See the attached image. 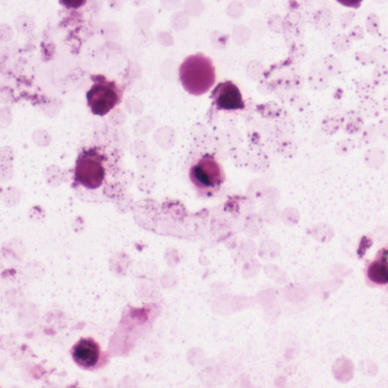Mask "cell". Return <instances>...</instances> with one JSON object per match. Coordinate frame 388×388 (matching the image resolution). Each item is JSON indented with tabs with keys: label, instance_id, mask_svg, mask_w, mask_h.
Returning <instances> with one entry per match:
<instances>
[{
	"label": "cell",
	"instance_id": "9a60e30c",
	"mask_svg": "<svg viewBox=\"0 0 388 388\" xmlns=\"http://www.w3.org/2000/svg\"><path fill=\"white\" fill-rule=\"evenodd\" d=\"M342 115H335L328 116L323 122L324 131L330 135L335 134L341 129Z\"/></svg>",
	"mask_w": 388,
	"mask_h": 388
},
{
	"label": "cell",
	"instance_id": "44dd1931",
	"mask_svg": "<svg viewBox=\"0 0 388 388\" xmlns=\"http://www.w3.org/2000/svg\"><path fill=\"white\" fill-rule=\"evenodd\" d=\"M349 38L353 41H360L365 38V31L360 25H354L348 33Z\"/></svg>",
	"mask_w": 388,
	"mask_h": 388
},
{
	"label": "cell",
	"instance_id": "603a6c76",
	"mask_svg": "<svg viewBox=\"0 0 388 388\" xmlns=\"http://www.w3.org/2000/svg\"><path fill=\"white\" fill-rule=\"evenodd\" d=\"M382 108L384 111L388 115V92L382 99Z\"/></svg>",
	"mask_w": 388,
	"mask_h": 388
},
{
	"label": "cell",
	"instance_id": "7a4b0ae2",
	"mask_svg": "<svg viewBox=\"0 0 388 388\" xmlns=\"http://www.w3.org/2000/svg\"><path fill=\"white\" fill-rule=\"evenodd\" d=\"M179 75L184 88L193 96L206 94L216 82L212 60L201 54L188 56L180 67Z\"/></svg>",
	"mask_w": 388,
	"mask_h": 388
},
{
	"label": "cell",
	"instance_id": "7402d4cb",
	"mask_svg": "<svg viewBox=\"0 0 388 388\" xmlns=\"http://www.w3.org/2000/svg\"><path fill=\"white\" fill-rule=\"evenodd\" d=\"M377 128L379 136L386 140H388V116L384 117L382 119L379 120L377 124Z\"/></svg>",
	"mask_w": 388,
	"mask_h": 388
},
{
	"label": "cell",
	"instance_id": "e0dca14e",
	"mask_svg": "<svg viewBox=\"0 0 388 388\" xmlns=\"http://www.w3.org/2000/svg\"><path fill=\"white\" fill-rule=\"evenodd\" d=\"M366 29L370 35L376 36L380 32L381 20L379 16L372 13L369 14L366 19Z\"/></svg>",
	"mask_w": 388,
	"mask_h": 388
},
{
	"label": "cell",
	"instance_id": "ba28073f",
	"mask_svg": "<svg viewBox=\"0 0 388 388\" xmlns=\"http://www.w3.org/2000/svg\"><path fill=\"white\" fill-rule=\"evenodd\" d=\"M364 126V117L353 109L346 111L341 117V129L348 135H357L361 133Z\"/></svg>",
	"mask_w": 388,
	"mask_h": 388
},
{
	"label": "cell",
	"instance_id": "d6986e66",
	"mask_svg": "<svg viewBox=\"0 0 388 388\" xmlns=\"http://www.w3.org/2000/svg\"><path fill=\"white\" fill-rule=\"evenodd\" d=\"M357 13L353 11L343 13L340 17V26L342 29H348L355 20Z\"/></svg>",
	"mask_w": 388,
	"mask_h": 388
},
{
	"label": "cell",
	"instance_id": "5bb4252c",
	"mask_svg": "<svg viewBox=\"0 0 388 388\" xmlns=\"http://www.w3.org/2000/svg\"><path fill=\"white\" fill-rule=\"evenodd\" d=\"M325 67L327 73L331 76L340 75L343 69V63L335 56H328L325 60Z\"/></svg>",
	"mask_w": 388,
	"mask_h": 388
},
{
	"label": "cell",
	"instance_id": "4fadbf2b",
	"mask_svg": "<svg viewBox=\"0 0 388 388\" xmlns=\"http://www.w3.org/2000/svg\"><path fill=\"white\" fill-rule=\"evenodd\" d=\"M372 81L377 88L385 87L388 83V67L385 65H375L372 74Z\"/></svg>",
	"mask_w": 388,
	"mask_h": 388
},
{
	"label": "cell",
	"instance_id": "52a82bcc",
	"mask_svg": "<svg viewBox=\"0 0 388 388\" xmlns=\"http://www.w3.org/2000/svg\"><path fill=\"white\" fill-rule=\"evenodd\" d=\"M74 361L83 369L95 368L100 359L99 344L91 339H82L76 343L72 351Z\"/></svg>",
	"mask_w": 388,
	"mask_h": 388
},
{
	"label": "cell",
	"instance_id": "277c9868",
	"mask_svg": "<svg viewBox=\"0 0 388 388\" xmlns=\"http://www.w3.org/2000/svg\"><path fill=\"white\" fill-rule=\"evenodd\" d=\"M89 107L92 113L105 115L119 103L120 96L115 86L106 81H99L92 86L87 94Z\"/></svg>",
	"mask_w": 388,
	"mask_h": 388
},
{
	"label": "cell",
	"instance_id": "8fae6325",
	"mask_svg": "<svg viewBox=\"0 0 388 388\" xmlns=\"http://www.w3.org/2000/svg\"><path fill=\"white\" fill-rule=\"evenodd\" d=\"M332 47L337 54L347 53L353 47V41L347 33H337L332 40Z\"/></svg>",
	"mask_w": 388,
	"mask_h": 388
},
{
	"label": "cell",
	"instance_id": "ac0fdd59",
	"mask_svg": "<svg viewBox=\"0 0 388 388\" xmlns=\"http://www.w3.org/2000/svg\"><path fill=\"white\" fill-rule=\"evenodd\" d=\"M357 142L352 138H344L337 143L335 149L337 154L341 156L348 155L355 149Z\"/></svg>",
	"mask_w": 388,
	"mask_h": 388
},
{
	"label": "cell",
	"instance_id": "8992f818",
	"mask_svg": "<svg viewBox=\"0 0 388 388\" xmlns=\"http://www.w3.org/2000/svg\"><path fill=\"white\" fill-rule=\"evenodd\" d=\"M211 98L216 107L223 111H236L245 107L241 90L229 81L219 83L213 91Z\"/></svg>",
	"mask_w": 388,
	"mask_h": 388
},
{
	"label": "cell",
	"instance_id": "5b68a950",
	"mask_svg": "<svg viewBox=\"0 0 388 388\" xmlns=\"http://www.w3.org/2000/svg\"><path fill=\"white\" fill-rule=\"evenodd\" d=\"M364 273L370 288L388 290V244L379 249L373 259L366 261Z\"/></svg>",
	"mask_w": 388,
	"mask_h": 388
},
{
	"label": "cell",
	"instance_id": "9c48e42d",
	"mask_svg": "<svg viewBox=\"0 0 388 388\" xmlns=\"http://www.w3.org/2000/svg\"><path fill=\"white\" fill-rule=\"evenodd\" d=\"M357 111L367 119H376L381 115L382 106L375 98L361 99Z\"/></svg>",
	"mask_w": 388,
	"mask_h": 388
},
{
	"label": "cell",
	"instance_id": "7c38bea8",
	"mask_svg": "<svg viewBox=\"0 0 388 388\" xmlns=\"http://www.w3.org/2000/svg\"><path fill=\"white\" fill-rule=\"evenodd\" d=\"M378 137L377 125L374 123L369 124L362 131L360 143L365 146L373 145L378 141Z\"/></svg>",
	"mask_w": 388,
	"mask_h": 388
},
{
	"label": "cell",
	"instance_id": "2e32d148",
	"mask_svg": "<svg viewBox=\"0 0 388 388\" xmlns=\"http://www.w3.org/2000/svg\"><path fill=\"white\" fill-rule=\"evenodd\" d=\"M375 65L388 64V50L382 45L374 47L370 52Z\"/></svg>",
	"mask_w": 388,
	"mask_h": 388
},
{
	"label": "cell",
	"instance_id": "ffe728a7",
	"mask_svg": "<svg viewBox=\"0 0 388 388\" xmlns=\"http://www.w3.org/2000/svg\"><path fill=\"white\" fill-rule=\"evenodd\" d=\"M354 57H355L356 61L362 65L369 66L374 65L372 56H371L370 53L364 51V50H359V51L355 53Z\"/></svg>",
	"mask_w": 388,
	"mask_h": 388
},
{
	"label": "cell",
	"instance_id": "30bf717a",
	"mask_svg": "<svg viewBox=\"0 0 388 388\" xmlns=\"http://www.w3.org/2000/svg\"><path fill=\"white\" fill-rule=\"evenodd\" d=\"M378 88L372 80L362 79L356 83L355 92L357 96L361 99L374 98Z\"/></svg>",
	"mask_w": 388,
	"mask_h": 388
},
{
	"label": "cell",
	"instance_id": "6da1fadb",
	"mask_svg": "<svg viewBox=\"0 0 388 388\" xmlns=\"http://www.w3.org/2000/svg\"><path fill=\"white\" fill-rule=\"evenodd\" d=\"M107 159L96 149L83 151L76 161L72 189L79 198L92 202H109L122 197L128 188L108 172Z\"/></svg>",
	"mask_w": 388,
	"mask_h": 388
},
{
	"label": "cell",
	"instance_id": "3957f363",
	"mask_svg": "<svg viewBox=\"0 0 388 388\" xmlns=\"http://www.w3.org/2000/svg\"><path fill=\"white\" fill-rule=\"evenodd\" d=\"M189 179L200 196L211 197L222 191L225 175L214 156L206 154L190 168Z\"/></svg>",
	"mask_w": 388,
	"mask_h": 388
}]
</instances>
